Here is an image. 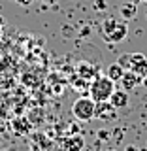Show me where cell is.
<instances>
[{
  "label": "cell",
  "mask_w": 147,
  "mask_h": 151,
  "mask_svg": "<svg viewBox=\"0 0 147 151\" xmlns=\"http://www.w3.org/2000/svg\"><path fill=\"white\" fill-rule=\"evenodd\" d=\"M45 2H47V4H55L57 0H45Z\"/></svg>",
  "instance_id": "19"
},
{
  "label": "cell",
  "mask_w": 147,
  "mask_h": 151,
  "mask_svg": "<svg viewBox=\"0 0 147 151\" xmlns=\"http://www.w3.org/2000/svg\"><path fill=\"white\" fill-rule=\"evenodd\" d=\"M126 34H128V27H126V23L117 21V25L113 27L106 36H104V40L110 42V44H119V42H123L126 38Z\"/></svg>",
  "instance_id": "4"
},
{
  "label": "cell",
  "mask_w": 147,
  "mask_h": 151,
  "mask_svg": "<svg viewBox=\"0 0 147 151\" xmlns=\"http://www.w3.org/2000/svg\"><path fill=\"white\" fill-rule=\"evenodd\" d=\"M130 72L138 76H147V57L143 53H130Z\"/></svg>",
  "instance_id": "5"
},
{
  "label": "cell",
  "mask_w": 147,
  "mask_h": 151,
  "mask_svg": "<svg viewBox=\"0 0 147 151\" xmlns=\"http://www.w3.org/2000/svg\"><path fill=\"white\" fill-rule=\"evenodd\" d=\"M110 151H115V149H110Z\"/></svg>",
  "instance_id": "22"
},
{
  "label": "cell",
  "mask_w": 147,
  "mask_h": 151,
  "mask_svg": "<svg viewBox=\"0 0 147 151\" xmlns=\"http://www.w3.org/2000/svg\"><path fill=\"white\" fill-rule=\"evenodd\" d=\"M0 27H4V17L0 15Z\"/></svg>",
  "instance_id": "18"
},
{
  "label": "cell",
  "mask_w": 147,
  "mask_h": 151,
  "mask_svg": "<svg viewBox=\"0 0 147 151\" xmlns=\"http://www.w3.org/2000/svg\"><path fill=\"white\" fill-rule=\"evenodd\" d=\"M117 64L121 66L123 70H130V53H123L117 59Z\"/></svg>",
  "instance_id": "12"
},
{
  "label": "cell",
  "mask_w": 147,
  "mask_h": 151,
  "mask_svg": "<svg viewBox=\"0 0 147 151\" xmlns=\"http://www.w3.org/2000/svg\"><path fill=\"white\" fill-rule=\"evenodd\" d=\"M110 102H111V106L115 108V110L126 108V106H128V102H130L128 91H125V89H115V91H113V94L110 96Z\"/></svg>",
  "instance_id": "7"
},
{
  "label": "cell",
  "mask_w": 147,
  "mask_h": 151,
  "mask_svg": "<svg viewBox=\"0 0 147 151\" xmlns=\"http://www.w3.org/2000/svg\"><path fill=\"white\" fill-rule=\"evenodd\" d=\"M119 13H121V17L125 19V21H130V19H134L136 13H138V4H136V2H125V4H121Z\"/></svg>",
  "instance_id": "10"
},
{
  "label": "cell",
  "mask_w": 147,
  "mask_h": 151,
  "mask_svg": "<svg viewBox=\"0 0 147 151\" xmlns=\"http://www.w3.org/2000/svg\"><path fill=\"white\" fill-rule=\"evenodd\" d=\"M141 83H143L145 87H147V76H143V79H141Z\"/></svg>",
  "instance_id": "17"
},
{
  "label": "cell",
  "mask_w": 147,
  "mask_h": 151,
  "mask_svg": "<svg viewBox=\"0 0 147 151\" xmlns=\"http://www.w3.org/2000/svg\"><path fill=\"white\" fill-rule=\"evenodd\" d=\"M123 74H125V70H123V68H121V66L117 64V63L110 64V66H108V70H106V76L111 79V81H115V83H117V81H119V79L123 78Z\"/></svg>",
  "instance_id": "11"
},
{
  "label": "cell",
  "mask_w": 147,
  "mask_h": 151,
  "mask_svg": "<svg viewBox=\"0 0 147 151\" xmlns=\"http://www.w3.org/2000/svg\"><path fill=\"white\" fill-rule=\"evenodd\" d=\"M141 76L130 72V70H125V74H123V78L119 79L121 83V89H125V91H132V89H136L138 85H141Z\"/></svg>",
  "instance_id": "6"
},
{
  "label": "cell",
  "mask_w": 147,
  "mask_h": 151,
  "mask_svg": "<svg viewBox=\"0 0 147 151\" xmlns=\"http://www.w3.org/2000/svg\"><path fill=\"white\" fill-rule=\"evenodd\" d=\"M134 2H136V4H140V2H147V0H134Z\"/></svg>",
  "instance_id": "20"
},
{
  "label": "cell",
  "mask_w": 147,
  "mask_h": 151,
  "mask_svg": "<svg viewBox=\"0 0 147 151\" xmlns=\"http://www.w3.org/2000/svg\"><path fill=\"white\" fill-rule=\"evenodd\" d=\"M83 145H85V138L81 134H75V136H70L62 142V147L64 151H83Z\"/></svg>",
  "instance_id": "9"
},
{
  "label": "cell",
  "mask_w": 147,
  "mask_h": 151,
  "mask_svg": "<svg viewBox=\"0 0 147 151\" xmlns=\"http://www.w3.org/2000/svg\"><path fill=\"white\" fill-rule=\"evenodd\" d=\"M15 2H17V4H21V6H30L34 0H15Z\"/></svg>",
  "instance_id": "15"
},
{
  "label": "cell",
  "mask_w": 147,
  "mask_h": 151,
  "mask_svg": "<svg viewBox=\"0 0 147 151\" xmlns=\"http://www.w3.org/2000/svg\"><path fill=\"white\" fill-rule=\"evenodd\" d=\"M94 117H98L100 121H113L117 117V110L111 106L110 100L96 102V106H94Z\"/></svg>",
  "instance_id": "3"
},
{
  "label": "cell",
  "mask_w": 147,
  "mask_h": 151,
  "mask_svg": "<svg viewBox=\"0 0 147 151\" xmlns=\"http://www.w3.org/2000/svg\"><path fill=\"white\" fill-rule=\"evenodd\" d=\"M98 138H100L102 142L110 140V132H108V130H98Z\"/></svg>",
  "instance_id": "14"
},
{
  "label": "cell",
  "mask_w": 147,
  "mask_h": 151,
  "mask_svg": "<svg viewBox=\"0 0 147 151\" xmlns=\"http://www.w3.org/2000/svg\"><path fill=\"white\" fill-rule=\"evenodd\" d=\"M94 8H96V9H106L108 8L106 0H94Z\"/></svg>",
  "instance_id": "13"
},
{
  "label": "cell",
  "mask_w": 147,
  "mask_h": 151,
  "mask_svg": "<svg viewBox=\"0 0 147 151\" xmlns=\"http://www.w3.org/2000/svg\"><path fill=\"white\" fill-rule=\"evenodd\" d=\"M115 91V81H111L108 76H100L98 74L96 78L91 81L89 85V93H91V98L94 102H104L110 100V96Z\"/></svg>",
  "instance_id": "1"
},
{
  "label": "cell",
  "mask_w": 147,
  "mask_h": 151,
  "mask_svg": "<svg viewBox=\"0 0 147 151\" xmlns=\"http://www.w3.org/2000/svg\"><path fill=\"white\" fill-rule=\"evenodd\" d=\"M125 151H138V149H136L134 145H126V149H125Z\"/></svg>",
  "instance_id": "16"
},
{
  "label": "cell",
  "mask_w": 147,
  "mask_h": 151,
  "mask_svg": "<svg viewBox=\"0 0 147 151\" xmlns=\"http://www.w3.org/2000/svg\"><path fill=\"white\" fill-rule=\"evenodd\" d=\"M77 76H81V78L87 79V81H93V79L98 76V68L94 64L87 63V60H83V63L77 64Z\"/></svg>",
  "instance_id": "8"
},
{
  "label": "cell",
  "mask_w": 147,
  "mask_h": 151,
  "mask_svg": "<svg viewBox=\"0 0 147 151\" xmlns=\"http://www.w3.org/2000/svg\"><path fill=\"white\" fill-rule=\"evenodd\" d=\"M94 106H96V102L91 96H79L72 106V113L77 121L89 123L94 117Z\"/></svg>",
  "instance_id": "2"
},
{
  "label": "cell",
  "mask_w": 147,
  "mask_h": 151,
  "mask_svg": "<svg viewBox=\"0 0 147 151\" xmlns=\"http://www.w3.org/2000/svg\"><path fill=\"white\" fill-rule=\"evenodd\" d=\"M0 32H2V27H0Z\"/></svg>",
  "instance_id": "21"
}]
</instances>
